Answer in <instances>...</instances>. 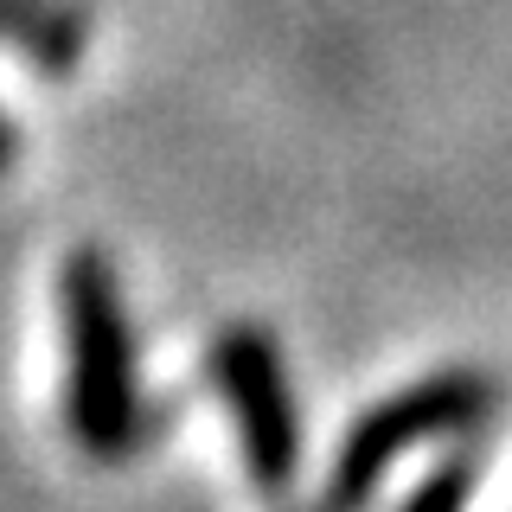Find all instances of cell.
Returning <instances> with one entry per match:
<instances>
[{
    "mask_svg": "<svg viewBox=\"0 0 512 512\" xmlns=\"http://www.w3.org/2000/svg\"><path fill=\"white\" fill-rule=\"evenodd\" d=\"M218 384H224V404H231L237 442H244V468L256 487H288L295 474V410H288V378L276 359V340L269 333H224L218 340Z\"/></svg>",
    "mask_w": 512,
    "mask_h": 512,
    "instance_id": "cell-3",
    "label": "cell"
},
{
    "mask_svg": "<svg viewBox=\"0 0 512 512\" xmlns=\"http://www.w3.org/2000/svg\"><path fill=\"white\" fill-rule=\"evenodd\" d=\"M480 410H487V384H480V378H429V384H416V391L391 397V404H378L346 436V448H340V468H333V506H340V512L359 506L365 493L378 487V474L391 468L404 448L442 436V429L474 423Z\"/></svg>",
    "mask_w": 512,
    "mask_h": 512,
    "instance_id": "cell-2",
    "label": "cell"
},
{
    "mask_svg": "<svg viewBox=\"0 0 512 512\" xmlns=\"http://www.w3.org/2000/svg\"><path fill=\"white\" fill-rule=\"evenodd\" d=\"M7 148H13V135H7V122H0V167H7V160H13Z\"/></svg>",
    "mask_w": 512,
    "mask_h": 512,
    "instance_id": "cell-5",
    "label": "cell"
},
{
    "mask_svg": "<svg viewBox=\"0 0 512 512\" xmlns=\"http://www.w3.org/2000/svg\"><path fill=\"white\" fill-rule=\"evenodd\" d=\"M461 506H468V474H461V468H448V474L429 480V487L416 493V500H410L404 512H461Z\"/></svg>",
    "mask_w": 512,
    "mask_h": 512,
    "instance_id": "cell-4",
    "label": "cell"
},
{
    "mask_svg": "<svg viewBox=\"0 0 512 512\" xmlns=\"http://www.w3.org/2000/svg\"><path fill=\"white\" fill-rule=\"evenodd\" d=\"M64 346H71V436L96 461L135 442V346H128L122 288L103 250H77L64 263Z\"/></svg>",
    "mask_w": 512,
    "mask_h": 512,
    "instance_id": "cell-1",
    "label": "cell"
}]
</instances>
